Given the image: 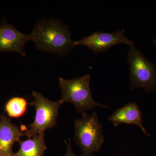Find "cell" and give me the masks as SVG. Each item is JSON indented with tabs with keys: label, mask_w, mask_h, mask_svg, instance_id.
<instances>
[{
	"label": "cell",
	"mask_w": 156,
	"mask_h": 156,
	"mask_svg": "<svg viewBox=\"0 0 156 156\" xmlns=\"http://www.w3.org/2000/svg\"><path fill=\"white\" fill-rule=\"evenodd\" d=\"M65 142L66 147H67V151H66V154L65 156H77L73 151L72 148L71 140L69 139L68 141L65 140Z\"/></svg>",
	"instance_id": "7c38bea8"
},
{
	"label": "cell",
	"mask_w": 156,
	"mask_h": 156,
	"mask_svg": "<svg viewBox=\"0 0 156 156\" xmlns=\"http://www.w3.org/2000/svg\"><path fill=\"white\" fill-rule=\"evenodd\" d=\"M69 27L55 19L40 20L34 27L32 41L37 50L61 57L73 50Z\"/></svg>",
	"instance_id": "6da1fadb"
},
{
	"label": "cell",
	"mask_w": 156,
	"mask_h": 156,
	"mask_svg": "<svg viewBox=\"0 0 156 156\" xmlns=\"http://www.w3.org/2000/svg\"><path fill=\"white\" fill-rule=\"evenodd\" d=\"M74 126L75 142L82 150L81 156H92L94 153L99 151L104 137L97 114H83L82 118L76 120Z\"/></svg>",
	"instance_id": "3957f363"
},
{
	"label": "cell",
	"mask_w": 156,
	"mask_h": 156,
	"mask_svg": "<svg viewBox=\"0 0 156 156\" xmlns=\"http://www.w3.org/2000/svg\"><path fill=\"white\" fill-rule=\"evenodd\" d=\"M32 95L34 100L30 104L36 110L33 122L24 132V136L31 138L56 125L58 109L63 104L61 100L53 101L45 98L39 92L33 91Z\"/></svg>",
	"instance_id": "5b68a950"
},
{
	"label": "cell",
	"mask_w": 156,
	"mask_h": 156,
	"mask_svg": "<svg viewBox=\"0 0 156 156\" xmlns=\"http://www.w3.org/2000/svg\"><path fill=\"white\" fill-rule=\"evenodd\" d=\"M0 156H3L1 154H0Z\"/></svg>",
	"instance_id": "5bb4252c"
},
{
	"label": "cell",
	"mask_w": 156,
	"mask_h": 156,
	"mask_svg": "<svg viewBox=\"0 0 156 156\" xmlns=\"http://www.w3.org/2000/svg\"><path fill=\"white\" fill-rule=\"evenodd\" d=\"M58 81L62 91L60 100L63 103L70 102L73 104L77 112L83 114L97 107L108 108L97 103L92 98L90 75L68 80L59 78Z\"/></svg>",
	"instance_id": "7a4b0ae2"
},
{
	"label": "cell",
	"mask_w": 156,
	"mask_h": 156,
	"mask_svg": "<svg viewBox=\"0 0 156 156\" xmlns=\"http://www.w3.org/2000/svg\"><path fill=\"white\" fill-rule=\"evenodd\" d=\"M30 41H32L31 34L22 33L3 19L0 24V52H15L23 57L26 55L24 48Z\"/></svg>",
	"instance_id": "52a82bcc"
},
{
	"label": "cell",
	"mask_w": 156,
	"mask_h": 156,
	"mask_svg": "<svg viewBox=\"0 0 156 156\" xmlns=\"http://www.w3.org/2000/svg\"><path fill=\"white\" fill-rule=\"evenodd\" d=\"M26 130L13 125L11 120L2 115L0 119V154L4 156H12L13 145L20 141Z\"/></svg>",
	"instance_id": "ba28073f"
},
{
	"label": "cell",
	"mask_w": 156,
	"mask_h": 156,
	"mask_svg": "<svg viewBox=\"0 0 156 156\" xmlns=\"http://www.w3.org/2000/svg\"><path fill=\"white\" fill-rule=\"evenodd\" d=\"M129 46L128 61L130 65L131 89L141 87L147 92L155 91V66L148 60L134 44Z\"/></svg>",
	"instance_id": "277c9868"
},
{
	"label": "cell",
	"mask_w": 156,
	"mask_h": 156,
	"mask_svg": "<svg viewBox=\"0 0 156 156\" xmlns=\"http://www.w3.org/2000/svg\"><path fill=\"white\" fill-rule=\"evenodd\" d=\"M27 101L23 98H12L6 104V112L11 118H19L25 113L27 108Z\"/></svg>",
	"instance_id": "8fae6325"
},
{
	"label": "cell",
	"mask_w": 156,
	"mask_h": 156,
	"mask_svg": "<svg viewBox=\"0 0 156 156\" xmlns=\"http://www.w3.org/2000/svg\"><path fill=\"white\" fill-rule=\"evenodd\" d=\"M133 44L134 42L125 35L124 29L113 33L95 32L89 36L83 37L81 40L74 41L75 47L86 46L95 54L105 52L113 46L119 44L129 46Z\"/></svg>",
	"instance_id": "8992f818"
},
{
	"label": "cell",
	"mask_w": 156,
	"mask_h": 156,
	"mask_svg": "<svg viewBox=\"0 0 156 156\" xmlns=\"http://www.w3.org/2000/svg\"><path fill=\"white\" fill-rule=\"evenodd\" d=\"M154 44L155 45H156V38L153 41Z\"/></svg>",
	"instance_id": "4fadbf2b"
},
{
	"label": "cell",
	"mask_w": 156,
	"mask_h": 156,
	"mask_svg": "<svg viewBox=\"0 0 156 156\" xmlns=\"http://www.w3.org/2000/svg\"><path fill=\"white\" fill-rule=\"evenodd\" d=\"M108 120L115 127L123 124L136 125L139 126L146 135L151 136L143 126L142 112L136 102H129L118 109L108 118Z\"/></svg>",
	"instance_id": "9c48e42d"
},
{
	"label": "cell",
	"mask_w": 156,
	"mask_h": 156,
	"mask_svg": "<svg viewBox=\"0 0 156 156\" xmlns=\"http://www.w3.org/2000/svg\"><path fill=\"white\" fill-rule=\"evenodd\" d=\"M18 151L12 156H44L47 149L44 133H41L27 140L19 142Z\"/></svg>",
	"instance_id": "30bf717a"
}]
</instances>
